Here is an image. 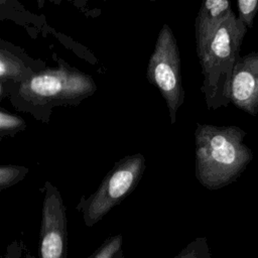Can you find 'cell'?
Wrapping results in <instances>:
<instances>
[{
	"label": "cell",
	"instance_id": "cell-1",
	"mask_svg": "<svg viewBox=\"0 0 258 258\" xmlns=\"http://www.w3.org/2000/svg\"><path fill=\"white\" fill-rule=\"evenodd\" d=\"M246 132L234 125L198 123L195 130V175L207 189L223 188L244 172L253 152L244 143Z\"/></svg>",
	"mask_w": 258,
	"mask_h": 258
},
{
	"label": "cell",
	"instance_id": "cell-2",
	"mask_svg": "<svg viewBox=\"0 0 258 258\" xmlns=\"http://www.w3.org/2000/svg\"><path fill=\"white\" fill-rule=\"evenodd\" d=\"M247 29L233 12L211 37L196 46L203 75L201 92L209 110L231 103V79Z\"/></svg>",
	"mask_w": 258,
	"mask_h": 258
},
{
	"label": "cell",
	"instance_id": "cell-3",
	"mask_svg": "<svg viewBox=\"0 0 258 258\" xmlns=\"http://www.w3.org/2000/svg\"><path fill=\"white\" fill-rule=\"evenodd\" d=\"M97 90L94 79L67 64L34 73L19 86L20 96L34 105H78Z\"/></svg>",
	"mask_w": 258,
	"mask_h": 258
},
{
	"label": "cell",
	"instance_id": "cell-4",
	"mask_svg": "<svg viewBox=\"0 0 258 258\" xmlns=\"http://www.w3.org/2000/svg\"><path fill=\"white\" fill-rule=\"evenodd\" d=\"M144 170L145 158L141 153L125 156L115 162L98 189L78 206L85 225L93 227L123 202L135 189Z\"/></svg>",
	"mask_w": 258,
	"mask_h": 258
},
{
	"label": "cell",
	"instance_id": "cell-5",
	"mask_svg": "<svg viewBox=\"0 0 258 258\" xmlns=\"http://www.w3.org/2000/svg\"><path fill=\"white\" fill-rule=\"evenodd\" d=\"M180 64L176 38L170 26L165 23L159 30L150 55L146 78L151 85L158 89L164 99L171 124L175 123L177 111L185 98Z\"/></svg>",
	"mask_w": 258,
	"mask_h": 258
},
{
	"label": "cell",
	"instance_id": "cell-6",
	"mask_svg": "<svg viewBox=\"0 0 258 258\" xmlns=\"http://www.w3.org/2000/svg\"><path fill=\"white\" fill-rule=\"evenodd\" d=\"M68 219L59 190L44 183L38 258H68Z\"/></svg>",
	"mask_w": 258,
	"mask_h": 258
},
{
	"label": "cell",
	"instance_id": "cell-7",
	"mask_svg": "<svg viewBox=\"0 0 258 258\" xmlns=\"http://www.w3.org/2000/svg\"><path fill=\"white\" fill-rule=\"evenodd\" d=\"M230 100L245 113L258 115V52L238 57L231 79Z\"/></svg>",
	"mask_w": 258,
	"mask_h": 258
},
{
	"label": "cell",
	"instance_id": "cell-8",
	"mask_svg": "<svg viewBox=\"0 0 258 258\" xmlns=\"http://www.w3.org/2000/svg\"><path fill=\"white\" fill-rule=\"evenodd\" d=\"M228 0H207L202 3L195 21L196 46L211 37L233 13Z\"/></svg>",
	"mask_w": 258,
	"mask_h": 258
},
{
	"label": "cell",
	"instance_id": "cell-9",
	"mask_svg": "<svg viewBox=\"0 0 258 258\" xmlns=\"http://www.w3.org/2000/svg\"><path fill=\"white\" fill-rule=\"evenodd\" d=\"M34 72L11 50L0 47V81L22 83Z\"/></svg>",
	"mask_w": 258,
	"mask_h": 258
},
{
	"label": "cell",
	"instance_id": "cell-10",
	"mask_svg": "<svg viewBox=\"0 0 258 258\" xmlns=\"http://www.w3.org/2000/svg\"><path fill=\"white\" fill-rule=\"evenodd\" d=\"M122 245L123 237L121 234L111 236L89 258H125Z\"/></svg>",
	"mask_w": 258,
	"mask_h": 258
},
{
	"label": "cell",
	"instance_id": "cell-11",
	"mask_svg": "<svg viewBox=\"0 0 258 258\" xmlns=\"http://www.w3.org/2000/svg\"><path fill=\"white\" fill-rule=\"evenodd\" d=\"M28 168L20 165H0V190L10 187L22 180Z\"/></svg>",
	"mask_w": 258,
	"mask_h": 258
},
{
	"label": "cell",
	"instance_id": "cell-12",
	"mask_svg": "<svg viewBox=\"0 0 258 258\" xmlns=\"http://www.w3.org/2000/svg\"><path fill=\"white\" fill-rule=\"evenodd\" d=\"M25 127L26 124L21 117L0 109V137L13 135Z\"/></svg>",
	"mask_w": 258,
	"mask_h": 258
},
{
	"label": "cell",
	"instance_id": "cell-13",
	"mask_svg": "<svg viewBox=\"0 0 258 258\" xmlns=\"http://www.w3.org/2000/svg\"><path fill=\"white\" fill-rule=\"evenodd\" d=\"M174 258H211L210 247L206 238H197L185 246Z\"/></svg>",
	"mask_w": 258,
	"mask_h": 258
},
{
	"label": "cell",
	"instance_id": "cell-14",
	"mask_svg": "<svg viewBox=\"0 0 258 258\" xmlns=\"http://www.w3.org/2000/svg\"><path fill=\"white\" fill-rule=\"evenodd\" d=\"M237 18L247 27H253L254 18L258 12V0H239L237 1Z\"/></svg>",
	"mask_w": 258,
	"mask_h": 258
},
{
	"label": "cell",
	"instance_id": "cell-15",
	"mask_svg": "<svg viewBox=\"0 0 258 258\" xmlns=\"http://www.w3.org/2000/svg\"><path fill=\"white\" fill-rule=\"evenodd\" d=\"M25 248L22 241L15 240L7 246L4 258H25Z\"/></svg>",
	"mask_w": 258,
	"mask_h": 258
},
{
	"label": "cell",
	"instance_id": "cell-16",
	"mask_svg": "<svg viewBox=\"0 0 258 258\" xmlns=\"http://www.w3.org/2000/svg\"><path fill=\"white\" fill-rule=\"evenodd\" d=\"M25 258H35L34 255L27 248H25Z\"/></svg>",
	"mask_w": 258,
	"mask_h": 258
}]
</instances>
